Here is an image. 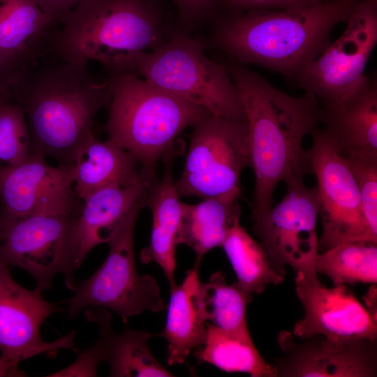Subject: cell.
I'll use <instances>...</instances> for the list:
<instances>
[{"label": "cell", "mask_w": 377, "mask_h": 377, "mask_svg": "<svg viewBox=\"0 0 377 377\" xmlns=\"http://www.w3.org/2000/svg\"><path fill=\"white\" fill-rule=\"evenodd\" d=\"M227 66L248 126L250 167L255 176L251 209L256 221L272 208L280 182L303 179L312 172L303 140L321 124V107L310 92L290 95L245 65L230 61Z\"/></svg>", "instance_id": "1"}, {"label": "cell", "mask_w": 377, "mask_h": 377, "mask_svg": "<svg viewBox=\"0 0 377 377\" xmlns=\"http://www.w3.org/2000/svg\"><path fill=\"white\" fill-rule=\"evenodd\" d=\"M54 58L22 71L11 94L24 113L31 151L71 165L94 136V119L110 101L111 82L92 74L88 64Z\"/></svg>", "instance_id": "2"}, {"label": "cell", "mask_w": 377, "mask_h": 377, "mask_svg": "<svg viewBox=\"0 0 377 377\" xmlns=\"http://www.w3.org/2000/svg\"><path fill=\"white\" fill-rule=\"evenodd\" d=\"M361 1L224 12L216 18L212 41L230 61L260 66L294 81L330 44L332 29L346 22Z\"/></svg>", "instance_id": "3"}, {"label": "cell", "mask_w": 377, "mask_h": 377, "mask_svg": "<svg viewBox=\"0 0 377 377\" xmlns=\"http://www.w3.org/2000/svg\"><path fill=\"white\" fill-rule=\"evenodd\" d=\"M59 24L50 54L68 61H96L110 77L135 74L138 58L171 31L157 0H81Z\"/></svg>", "instance_id": "4"}, {"label": "cell", "mask_w": 377, "mask_h": 377, "mask_svg": "<svg viewBox=\"0 0 377 377\" xmlns=\"http://www.w3.org/2000/svg\"><path fill=\"white\" fill-rule=\"evenodd\" d=\"M111 99L105 131L154 178L157 162L177 137L209 112L165 91L134 73L110 77Z\"/></svg>", "instance_id": "5"}, {"label": "cell", "mask_w": 377, "mask_h": 377, "mask_svg": "<svg viewBox=\"0 0 377 377\" xmlns=\"http://www.w3.org/2000/svg\"><path fill=\"white\" fill-rule=\"evenodd\" d=\"M135 73L175 96L228 119L246 121L227 66L210 59L198 40L171 29L157 47L142 54Z\"/></svg>", "instance_id": "6"}, {"label": "cell", "mask_w": 377, "mask_h": 377, "mask_svg": "<svg viewBox=\"0 0 377 377\" xmlns=\"http://www.w3.org/2000/svg\"><path fill=\"white\" fill-rule=\"evenodd\" d=\"M146 196L135 203L107 243L109 252L102 265L89 277L75 281L73 295L62 302L68 305L69 320L76 319L89 307L110 310L124 323L146 310L154 313L164 310L156 279L149 274H139L135 262V227Z\"/></svg>", "instance_id": "7"}, {"label": "cell", "mask_w": 377, "mask_h": 377, "mask_svg": "<svg viewBox=\"0 0 377 377\" xmlns=\"http://www.w3.org/2000/svg\"><path fill=\"white\" fill-rule=\"evenodd\" d=\"M193 127L175 186L179 198L241 195V175L250 167L246 121L209 113Z\"/></svg>", "instance_id": "8"}, {"label": "cell", "mask_w": 377, "mask_h": 377, "mask_svg": "<svg viewBox=\"0 0 377 377\" xmlns=\"http://www.w3.org/2000/svg\"><path fill=\"white\" fill-rule=\"evenodd\" d=\"M0 217V261L28 272L41 293L62 274L72 290L75 279L73 226L80 212Z\"/></svg>", "instance_id": "9"}, {"label": "cell", "mask_w": 377, "mask_h": 377, "mask_svg": "<svg viewBox=\"0 0 377 377\" xmlns=\"http://www.w3.org/2000/svg\"><path fill=\"white\" fill-rule=\"evenodd\" d=\"M286 184L287 191L281 202L256 220L252 230L267 251L277 273L284 276L285 266L289 265L296 272L317 274V186L309 188L303 179H293Z\"/></svg>", "instance_id": "10"}, {"label": "cell", "mask_w": 377, "mask_h": 377, "mask_svg": "<svg viewBox=\"0 0 377 377\" xmlns=\"http://www.w3.org/2000/svg\"><path fill=\"white\" fill-rule=\"evenodd\" d=\"M309 150L311 170L317 179L319 216L323 231L318 249L324 251L352 242L377 244L366 221L358 187L346 161L319 127L312 133Z\"/></svg>", "instance_id": "11"}, {"label": "cell", "mask_w": 377, "mask_h": 377, "mask_svg": "<svg viewBox=\"0 0 377 377\" xmlns=\"http://www.w3.org/2000/svg\"><path fill=\"white\" fill-rule=\"evenodd\" d=\"M346 22L339 38L294 80L323 101L342 97L366 80L364 69L377 44V0H362Z\"/></svg>", "instance_id": "12"}, {"label": "cell", "mask_w": 377, "mask_h": 377, "mask_svg": "<svg viewBox=\"0 0 377 377\" xmlns=\"http://www.w3.org/2000/svg\"><path fill=\"white\" fill-rule=\"evenodd\" d=\"M36 288L28 290L13 278L10 267L0 261V356L18 364L40 354L53 356L60 349L77 352L75 330L47 342L40 334L44 321L61 310Z\"/></svg>", "instance_id": "13"}, {"label": "cell", "mask_w": 377, "mask_h": 377, "mask_svg": "<svg viewBox=\"0 0 377 377\" xmlns=\"http://www.w3.org/2000/svg\"><path fill=\"white\" fill-rule=\"evenodd\" d=\"M298 341L286 330L277 337L279 377H376L377 340L315 334Z\"/></svg>", "instance_id": "14"}, {"label": "cell", "mask_w": 377, "mask_h": 377, "mask_svg": "<svg viewBox=\"0 0 377 377\" xmlns=\"http://www.w3.org/2000/svg\"><path fill=\"white\" fill-rule=\"evenodd\" d=\"M73 164L53 166L31 151L16 165H0L2 212L11 216L75 212L82 204L74 188Z\"/></svg>", "instance_id": "15"}, {"label": "cell", "mask_w": 377, "mask_h": 377, "mask_svg": "<svg viewBox=\"0 0 377 377\" xmlns=\"http://www.w3.org/2000/svg\"><path fill=\"white\" fill-rule=\"evenodd\" d=\"M295 287L304 316L294 325L295 337L304 339L323 334L377 340V322L346 285L327 288L317 274L297 272Z\"/></svg>", "instance_id": "16"}, {"label": "cell", "mask_w": 377, "mask_h": 377, "mask_svg": "<svg viewBox=\"0 0 377 377\" xmlns=\"http://www.w3.org/2000/svg\"><path fill=\"white\" fill-rule=\"evenodd\" d=\"M321 107L322 128L343 159L377 158V81L367 76L350 93Z\"/></svg>", "instance_id": "17"}, {"label": "cell", "mask_w": 377, "mask_h": 377, "mask_svg": "<svg viewBox=\"0 0 377 377\" xmlns=\"http://www.w3.org/2000/svg\"><path fill=\"white\" fill-rule=\"evenodd\" d=\"M154 181L128 186L108 185L95 190L82 201L73 232L75 269L94 248L111 239Z\"/></svg>", "instance_id": "18"}, {"label": "cell", "mask_w": 377, "mask_h": 377, "mask_svg": "<svg viewBox=\"0 0 377 377\" xmlns=\"http://www.w3.org/2000/svg\"><path fill=\"white\" fill-rule=\"evenodd\" d=\"M172 150L163 158L164 171L160 181L154 180L149 187L145 206L152 216V228L149 243L140 254L142 263H154L163 270L170 288L175 281L176 247L182 216V202L177 194L173 177Z\"/></svg>", "instance_id": "19"}, {"label": "cell", "mask_w": 377, "mask_h": 377, "mask_svg": "<svg viewBox=\"0 0 377 377\" xmlns=\"http://www.w3.org/2000/svg\"><path fill=\"white\" fill-rule=\"evenodd\" d=\"M54 26L36 0H0V52L31 67L50 53Z\"/></svg>", "instance_id": "20"}, {"label": "cell", "mask_w": 377, "mask_h": 377, "mask_svg": "<svg viewBox=\"0 0 377 377\" xmlns=\"http://www.w3.org/2000/svg\"><path fill=\"white\" fill-rule=\"evenodd\" d=\"M73 170V188L81 202L103 186H128L154 180L147 177L137 160L117 142L110 138L102 141L95 136L77 154Z\"/></svg>", "instance_id": "21"}, {"label": "cell", "mask_w": 377, "mask_h": 377, "mask_svg": "<svg viewBox=\"0 0 377 377\" xmlns=\"http://www.w3.org/2000/svg\"><path fill=\"white\" fill-rule=\"evenodd\" d=\"M200 265L195 262L182 282L170 288L165 327L160 334L168 342L169 366L184 364L206 337L207 321L199 297Z\"/></svg>", "instance_id": "22"}, {"label": "cell", "mask_w": 377, "mask_h": 377, "mask_svg": "<svg viewBox=\"0 0 377 377\" xmlns=\"http://www.w3.org/2000/svg\"><path fill=\"white\" fill-rule=\"evenodd\" d=\"M86 320L96 323L103 341L106 361L112 377L161 376L175 375L154 356L148 341L153 334L131 329L116 332L112 326V314L103 307L85 309Z\"/></svg>", "instance_id": "23"}, {"label": "cell", "mask_w": 377, "mask_h": 377, "mask_svg": "<svg viewBox=\"0 0 377 377\" xmlns=\"http://www.w3.org/2000/svg\"><path fill=\"white\" fill-rule=\"evenodd\" d=\"M240 195L205 198L197 204L182 202V216L177 244L190 247L195 262L216 247H221L232 227L240 222Z\"/></svg>", "instance_id": "24"}, {"label": "cell", "mask_w": 377, "mask_h": 377, "mask_svg": "<svg viewBox=\"0 0 377 377\" xmlns=\"http://www.w3.org/2000/svg\"><path fill=\"white\" fill-rule=\"evenodd\" d=\"M204 343L193 355L198 363H207L229 373L249 374L252 377H276L274 364L267 363L253 343L250 333L222 330L207 322Z\"/></svg>", "instance_id": "25"}, {"label": "cell", "mask_w": 377, "mask_h": 377, "mask_svg": "<svg viewBox=\"0 0 377 377\" xmlns=\"http://www.w3.org/2000/svg\"><path fill=\"white\" fill-rule=\"evenodd\" d=\"M221 247L236 274V283L252 295L263 293L269 284L278 285L284 276L277 273L264 246L236 223Z\"/></svg>", "instance_id": "26"}, {"label": "cell", "mask_w": 377, "mask_h": 377, "mask_svg": "<svg viewBox=\"0 0 377 377\" xmlns=\"http://www.w3.org/2000/svg\"><path fill=\"white\" fill-rule=\"evenodd\" d=\"M253 295L236 282L229 285L225 274L217 271L207 282L199 284V297L205 320L224 331L250 333L246 320L247 305Z\"/></svg>", "instance_id": "27"}, {"label": "cell", "mask_w": 377, "mask_h": 377, "mask_svg": "<svg viewBox=\"0 0 377 377\" xmlns=\"http://www.w3.org/2000/svg\"><path fill=\"white\" fill-rule=\"evenodd\" d=\"M315 269L334 286L376 283L377 244L360 241L334 246L318 254Z\"/></svg>", "instance_id": "28"}, {"label": "cell", "mask_w": 377, "mask_h": 377, "mask_svg": "<svg viewBox=\"0 0 377 377\" xmlns=\"http://www.w3.org/2000/svg\"><path fill=\"white\" fill-rule=\"evenodd\" d=\"M32 150L31 136L22 108L12 101L0 105V161L16 165Z\"/></svg>", "instance_id": "29"}, {"label": "cell", "mask_w": 377, "mask_h": 377, "mask_svg": "<svg viewBox=\"0 0 377 377\" xmlns=\"http://www.w3.org/2000/svg\"><path fill=\"white\" fill-rule=\"evenodd\" d=\"M344 160L357 183L369 228L377 237V158Z\"/></svg>", "instance_id": "30"}, {"label": "cell", "mask_w": 377, "mask_h": 377, "mask_svg": "<svg viewBox=\"0 0 377 377\" xmlns=\"http://www.w3.org/2000/svg\"><path fill=\"white\" fill-rule=\"evenodd\" d=\"M175 6L177 21L184 30H191L210 18L219 8V0H168Z\"/></svg>", "instance_id": "31"}, {"label": "cell", "mask_w": 377, "mask_h": 377, "mask_svg": "<svg viewBox=\"0 0 377 377\" xmlns=\"http://www.w3.org/2000/svg\"><path fill=\"white\" fill-rule=\"evenodd\" d=\"M106 361V352L101 339L89 348L81 352L75 361L68 367L48 375L52 377L97 376L98 369Z\"/></svg>", "instance_id": "32"}, {"label": "cell", "mask_w": 377, "mask_h": 377, "mask_svg": "<svg viewBox=\"0 0 377 377\" xmlns=\"http://www.w3.org/2000/svg\"><path fill=\"white\" fill-rule=\"evenodd\" d=\"M323 0H219V8L224 12L253 9L295 10Z\"/></svg>", "instance_id": "33"}, {"label": "cell", "mask_w": 377, "mask_h": 377, "mask_svg": "<svg viewBox=\"0 0 377 377\" xmlns=\"http://www.w3.org/2000/svg\"><path fill=\"white\" fill-rule=\"evenodd\" d=\"M81 0H36L43 11L55 25L59 24L65 17Z\"/></svg>", "instance_id": "34"}, {"label": "cell", "mask_w": 377, "mask_h": 377, "mask_svg": "<svg viewBox=\"0 0 377 377\" xmlns=\"http://www.w3.org/2000/svg\"><path fill=\"white\" fill-rule=\"evenodd\" d=\"M26 69L15 60L0 52V82L12 85L18 75Z\"/></svg>", "instance_id": "35"}, {"label": "cell", "mask_w": 377, "mask_h": 377, "mask_svg": "<svg viewBox=\"0 0 377 377\" xmlns=\"http://www.w3.org/2000/svg\"><path fill=\"white\" fill-rule=\"evenodd\" d=\"M365 309L373 320L377 322V288L376 283L372 284L368 292L363 296Z\"/></svg>", "instance_id": "36"}, {"label": "cell", "mask_w": 377, "mask_h": 377, "mask_svg": "<svg viewBox=\"0 0 377 377\" xmlns=\"http://www.w3.org/2000/svg\"><path fill=\"white\" fill-rule=\"evenodd\" d=\"M18 365V364L0 356V377L26 376L25 372L21 371Z\"/></svg>", "instance_id": "37"}, {"label": "cell", "mask_w": 377, "mask_h": 377, "mask_svg": "<svg viewBox=\"0 0 377 377\" xmlns=\"http://www.w3.org/2000/svg\"><path fill=\"white\" fill-rule=\"evenodd\" d=\"M10 87L8 84L0 82V105L13 101Z\"/></svg>", "instance_id": "38"}, {"label": "cell", "mask_w": 377, "mask_h": 377, "mask_svg": "<svg viewBox=\"0 0 377 377\" xmlns=\"http://www.w3.org/2000/svg\"><path fill=\"white\" fill-rule=\"evenodd\" d=\"M2 211H3L2 205H1V202H0V217H1V215L2 214Z\"/></svg>", "instance_id": "39"}]
</instances>
